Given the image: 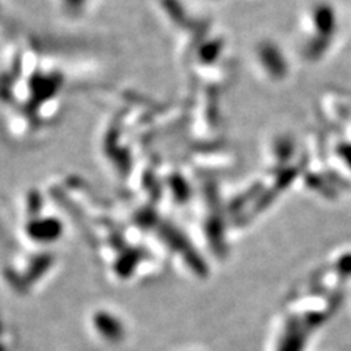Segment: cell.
Returning a JSON list of instances; mask_svg holds the SVG:
<instances>
[{"mask_svg":"<svg viewBox=\"0 0 351 351\" xmlns=\"http://www.w3.org/2000/svg\"><path fill=\"white\" fill-rule=\"evenodd\" d=\"M94 325L103 338L107 341L117 343L125 337V326L119 317L108 312H98L94 316Z\"/></svg>","mask_w":351,"mask_h":351,"instance_id":"1","label":"cell"}]
</instances>
